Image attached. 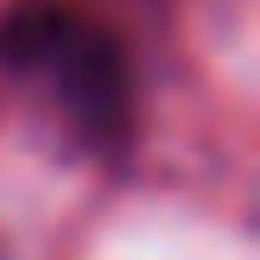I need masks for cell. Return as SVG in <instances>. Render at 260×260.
Returning <instances> with one entry per match:
<instances>
[{
	"label": "cell",
	"mask_w": 260,
	"mask_h": 260,
	"mask_svg": "<svg viewBox=\"0 0 260 260\" xmlns=\"http://www.w3.org/2000/svg\"><path fill=\"white\" fill-rule=\"evenodd\" d=\"M0 63L32 83H45L63 102L76 127L89 140H114L127 121V57L114 45V32H102L95 19L70 7L32 0L0 25Z\"/></svg>",
	"instance_id": "obj_1"
}]
</instances>
